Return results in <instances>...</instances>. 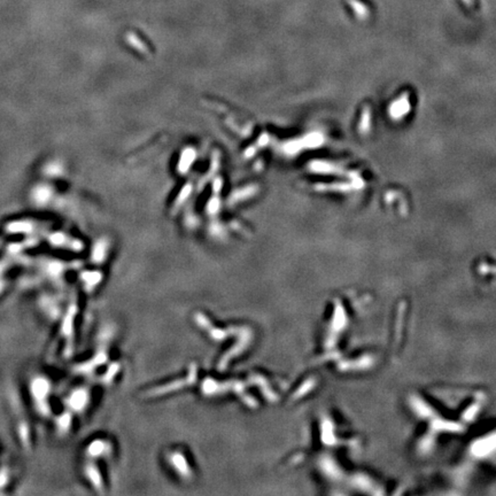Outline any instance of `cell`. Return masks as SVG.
<instances>
[{
    "label": "cell",
    "mask_w": 496,
    "mask_h": 496,
    "mask_svg": "<svg viewBox=\"0 0 496 496\" xmlns=\"http://www.w3.org/2000/svg\"><path fill=\"white\" fill-rule=\"evenodd\" d=\"M0 244H1V241H0Z\"/></svg>",
    "instance_id": "1"
}]
</instances>
